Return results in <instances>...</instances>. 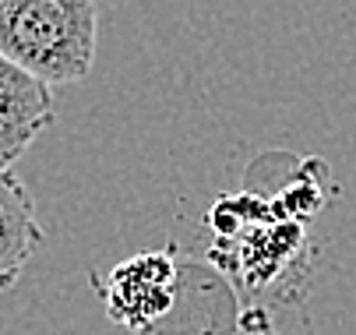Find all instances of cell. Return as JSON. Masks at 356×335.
Listing matches in <instances>:
<instances>
[{"label": "cell", "mask_w": 356, "mask_h": 335, "mask_svg": "<svg viewBox=\"0 0 356 335\" xmlns=\"http://www.w3.org/2000/svg\"><path fill=\"white\" fill-rule=\"evenodd\" d=\"M95 39V0H0V57L49 88L88 78Z\"/></svg>", "instance_id": "1"}, {"label": "cell", "mask_w": 356, "mask_h": 335, "mask_svg": "<svg viewBox=\"0 0 356 335\" xmlns=\"http://www.w3.org/2000/svg\"><path fill=\"white\" fill-rule=\"evenodd\" d=\"M54 120V88L0 57V170H11Z\"/></svg>", "instance_id": "2"}, {"label": "cell", "mask_w": 356, "mask_h": 335, "mask_svg": "<svg viewBox=\"0 0 356 335\" xmlns=\"http://www.w3.org/2000/svg\"><path fill=\"white\" fill-rule=\"evenodd\" d=\"M173 282H177V265L166 251L127 258L110 272V286H106L110 318L138 328L148 318L166 314L173 300Z\"/></svg>", "instance_id": "3"}, {"label": "cell", "mask_w": 356, "mask_h": 335, "mask_svg": "<svg viewBox=\"0 0 356 335\" xmlns=\"http://www.w3.org/2000/svg\"><path fill=\"white\" fill-rule=\"evenodd\" d=\"M39 247L42 222L35 215L32 190L15 170H0V293L15 290Z\"/></svg>", "instance_id": "4"}]
</instances>
